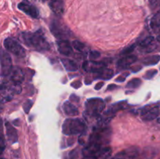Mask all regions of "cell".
Listing matches in <instances>:
<instances>
[{"label": "cell", "instance_id": "6da1fadb", "mask_svg": "<svg viewBox=\"0 0 160 159\" xmlns=\"http://www.w3.org/2000/svg\"><path fill=\"white\" fill-rule=\"evenodd\" d=\"M23 38L28 46L33 47L38 51L49 50V44L41 31L35 33H23Z\"/></svg>", "mask_w": 160, "mask_h": 159}, {"label": "cell", "instance_id": "7a4b0ae2", "mask_svg": "<svg viewBox=\"0 0 160 159\" xmlns=\"http://www.w3.org/2000/svg\"><path fill=\"white\" fill-rule=\"evenodd\" d=\"M62 132L65 135H78L84 132L85 123L79 118H67L62 126Z\"/></svg>", "mask_w": 160, "mask_h": 159}, {"label": "cell", "instance_id": "3957f363", "mask_svg": "<svg viewBox=\"0 0 160 159\" xmlns=\"http://www.w3.org/2000/svg\"><path fill=\"white\" fill-rule=\"evenodd\" d=\"M104 108L105 103L100 98H91L85 103V112L89 116H99Z\"/></svg>", "mask_w": 160, "mask_h": 159}, {"label": "cell", "instance_id": "277c9868", "mask_svg": "<svg viewBox=\"0 0 160 159\" xmlns=\"http://www.w3.org/2000/svg\"><path fill=\"white\" fill-rule=\"evenodd\" d=\"M50 30H51L52 34L60 40H65L71 34L70 29L66 25L58 20H54L52 22L50 25Z\"/></svg>", "mask_w": 160, "mask_h": 159}, {"label": "cell", "instance_id": "5b68a950", "mask_svg": "<svg viewBox=\"0 0 160 159\" xmlns=\"http://www.w3.org/2000/svg\"><path fill=\"white\" fill-rule=\"evenodd\" d=\"M4 47L8 51L15 55L16 56H18V57H24L25 55H26V51H25L23 46L17 41L10 38V37L5 39Z\"/></svg>", "mask_w": 160, "mask_h": 159}, {"label": "cell", "instance_id": "8992f818", "mask_svg": "<svg viewBox=\"0 0 160 159\" xmlns=\"http://www.w3.org/2000/svg\"><path fill=\"white\" fill-rule=\"evenodd\" d=\"M12 68V59L10 55L5 51H2L1 58V75L6 76L10 73Z\"/></svg>", "mask_w": 160, "mask_h": 159}, {"label": "cell", "instance_id": "52a82bcc", "mask_svg": "<svg viewBox=\"0 0 160 159\" xmlns=\"http://www.w3.org/2000/svg\"><path fill=\"white\" fill-rule=\"evenodd\" d=\"M19 9H20L21 11H23V12L27 14V15L30 16L32 18H38L39 16L38 10L37 9V8L32 5L31 3H30L29 2L27 1V0H23V2L20 3L18 5Z\"/></svg>", "mask_w": 160, "mask_h": 159}, {"label": "cell", "instance_id": "ba28073f", "mask_svg": "<svg viewBox=\"0 0 160 159\" xmlns=\"http://www.w3.org/2000/svg\"><path fill=\"white\" fill-rule=\"evenodd\" d=\"M138 149L133 147L120 151L114 157V159H136L138 157Z\"/></svg>", "mask_w": 160, "mask_h": 159}, {"label": "cell", "instance_id": "9c48e42d", "mask_svg": "<svg viewBox=\"0 0 160 159\" xmlns=\"http://www.w3.org/2000/svg\"><path fill=\"white\" fill-rule=\"evenodd\" d=\"M9 76L10 81L14 84H20L24 80V73L18 66L12 67Z\"/></svg>", "mask_w": 160, "mask_h": 159}, {"label": "cell", "instance_id": "30bf717a", "mask_svg": "<svg viewBox=\"0 0 160 159\" xmlns=\"http://www.w3.org/2000/svg\"><path fill=\"white\" fill-rule=\"evenodd\" d=\"M159 115V108L158 107L145 108L142 112V118L144 121H152L157 118Z\"/></svg>", "mask_w": 160, "mask_h": 159}, {"label": "cell", "instance_id": "8fae6325", "mask_svg": "<svg viewBox=\"0 0 160 159\" xmlns=\"http://www.w3.org/2000/svg\"><path fill=\"white\" fill-rule=\"evenodd\" d=\"M57 47H58V51L59 53L63 55L69 56L73 53V46L70 45L69 41L67 39L65 40H59L57 41Z\"/></svg>", "mask_w": 160, "mask_h": 159}, {"label": "cell", "instance_id": "7c38bea8", "mask_svg": "<svg viewBox=\"0 0 160 159\" xmlns=\"http://www.w3.org/2000/svg\"><path fill=\"white\" fill-rule=\"evenodd\" d=\"M49 7L56 16H62L64 12V2L62 0H50Z\"/></svg>", "mask_w": 160, "mask_h": 159}, {"label": "cell", "instance_id": "4fadbf2b", "mask_svg": "<svg viewBox=\"0 0 160 159\" xmlns=\"http://www.w3.org/2000/svg\"><path fill=\"white\" fill-rule=\"evenodd\" d=\"M137 56L134 55H128L117 62V65L120 69H126L132 65L133 63H134L137 61Z\"/></svg>", "mask_w": 160, "mask_h": 159}, {"label": "cell", "instance_id": "5bb4252c", "mask_svg": "<svg viewBox=\"0 0 160 159\" xmlns=\"http://www.w3.org/2000/svg\"><path fill=\"white\" fill-rule=\"evenodd\" d=\"M62 109H63L64 113L67 116H76L79 113L78 108L69 101H66L64 103L63 105H62Z\"/></svg>", "mask_w": 160, "mask_h": 159}, {"label": "cell", "instance_id": "9a60e30c", "mask_svg": "<svg viewBox=\"0 0 160 159\" xmlns=\"http://www.w3.org/2000/svg\"><path fill=\"white\" fill-rule=\"evenodd\" d=\"M6 136L7 138L11 143H14L17 142L18 140V136H17V130L11 126L9 123H6Z\"/></svg>", "mask_w": 160, "mask_h": 159}, {"label": "cell", "instance_id": "2e32d148", "mask_svg": "<svg viewBox=\"0 0 160 159\" xmlns=\"http://www.w3.org/2000/svg\"><path fill=\"white\" fill-rule=\"evenodd\" d=\"M61 62H62V64L63 65V66L65 67V69L67 71L74 72L78 70V64L74 61L71 60V59H61Z\"/></svg>", "mask_w": 160, "mask_h": 159}, {"label": "cell", "instance_id": "e0dca14e", "mask_svg": "<svg viewBox=\"0 0 160 159\" xmlns=\"http://www.w3.org/2000/svg\"><path fill=\"white\" fill-rule=\"evenodd\" d=\"M160 61V55H155L148 56L145 58L142 61L144 65H156Z\"/></svg>", "mask_w": 160, "mask_h": 159}, {"label": "cell", "instance_id": "ac0fdd59", "mask_svg": "<svg viewBox=\"0 0 160 159\" xmlns=\"http://www.w3.org/2000/svg\"><path fill=\"white\" fill-rule=\"evenodd\" d=\"M98 76L102 79L109 80L113 76V71L110 69H103L101 72L98 73Z\"/></svg>", "mask_w": 160, "mask_h": 159}, {"label": "cell", "instance_id": "d6986e66", "mask_svg": "<svg viewBox=\"0 0 160 159\" xmlns=\"http://www.w3.org/2000/svg\"><path fill=\"white\" fill-rule=\"evenodd\" d=\"M150 25H151V27L152 29L160 27V10L153 16L151 22H150Z\"/></svg>", "mask_w": 160, "mask_h": 159}, {"label": "cell", "instance_id": "ffe728a7", "mask_svg": "<svg viewBox=\"0 0 160 159\" xmlns=\"http://www.w3.org/2000/svg\"><path fill=\"white\" fill-rule=\"evenodd\" d=\"M153 41H154V37H152V36H148V37L143 39V40L139 43V46L142 48H146V47L149 46L150 45H152V44L153 43Z\"/></svg>", "mask_w": 160, "mask_h": 159}, {"label": "cell", "instance_id": "44dd1931", "mask_svg": "<svg viewBox=\"0 0 160 159\" xmlns=\"http://www.w3.org/2000/svg\"><path fill=\"white\" fill-rule=\"evenodd\" d=\"M142 84V80L138 78H134L133 80H131V81L128 83L127 84V87L128 88H137Z\"/></svg>", "mask_w": 160, "mask_h": 159}, {"label": "cell", "instance_id": "7402d4cb", "mask_svg": "<svg viewBox=\"0 0 160 159\" xmlns=\"http://www.w3.org/2000/svg\"><path fill=\"white\" fill-rule=\"evenodd\" d=\"M72 46L78 51H83L85 49V45L83 42L79 41H73V43H72Z\"/></svg>", "mask_w": 160, "mask_h": 159}, {"label": "cell", "instance_id": "603a6c76", "mask_svg": "<svg viewBox=\"0 0 160 159\" xmlns=\"http://www.w3.org/2000/svg\"><path fill=\"white\" fill-rule=\"evenodd\" d=\"M157 74V70H150L146 72L145 75H144V78L146 80H150L152 79Z\"/></svg>", "mask_w": 160, "mask_h": 159}, {"label": "cell", "instance_id": "cb8c5ba5", "mask_svg": "<svg viewBox=\"0 0 160 159\" xmlns=\"http://www.w3.org/2000/svg\"><path fill=\"white\" fill-rule=\"evenodd\" d=\"M135 47H136V45H134V44L132 45H130L129 47L124 48V49L121 51V55H131V52L134 50Z\"/></svg>", "mask_w": 160, "mask_h": 159}, {"label": "cell", "instance_id": "d4e9b609", "mask_svg": "<svg viewBox=\"0 0 160 159\" xmlns=\"http://www.w3.org/2000/svg\"><path fill=\"white\" fill-rule=\"evenodd\" d=\"M100 56H101V54H100V52H98L97 51H92L90 52V54H89V58H90V59L92 61L98 59Z\"/></svg>", "mask_w": 160, "mask_h": 159}, {"label": "cell", "instance_id": "484cf974", "mask_svg": "<svg viewBox=\"0 0 160 159\" xmlns=\"http://www.w3.org/2000/svg\"><path fill=\"white\" fill-rule=\"evenodd\" d=\"M32 104L33 102L31 101H30V100H28L26 102H24V104H23V110H24V112L26 113L29 112L30 109H31V106H32Z\"/></svg>", "mask_w": 160, "mask_h": 159}, {"label": "cell", "instance_id": "4316f807", "mask_svg": "<svg viewBox=\"0 0 160 159\" xmlns=\"http://www.w3.org/2000/svg\"><path fill=\"white\" fill-rule=\"evenodd\" d=\"M71 86L73 87V88L78 89V88H79V87L81 86V81H79V80L75 81V82L72 83Z\"/></svg>", "mask_w": 160, "mask_h": 159}, {"label": "cell", "instance_id": "83f0119b", "mask_svg": "<svg viewBox=\"0 0 160 159\" xmlns=\"http://www.w3.org/2000/svg\"><path fill=\"white\" fill-rule=\"evenodd\" d=\"M103 85H104V82L98 83V84H97L96 85H95V90H100V89H101Z\"/></svg>", "mask_w": 160, "mask_h": 159}, {"label": "cell", "instance_id": "f1b7e54d", "mask_svg": "<svg viewBox=\"0 0 160 159\" xmlns=\"http://www.w3.org/2000/svg\"><path fill=\"white\" fill-rule=\"evenodd\" d=\"M116 88H117V86L115 84H109L107 87V90H115Z\"/></svg>", "mask_w": 160, "mask_h": 159}, {"label": "cell", "instance_id": "f546056e", "mask_svg": "<svg viewBox=\"0 0 160 159\" xmlns=\"http://www.w3.org/2000/svg\"><path fill=\"white\" fill-rule=\"evenodd\" d=\"M5 148V142H4V138L3 137H2V140H1V152L2 153L3 151H4Z\"/></svg>", "mask_w": 160, "mask_h": 159}, {"label": "cell", "instance_id": "4dcf8cb0", "mask_svg": "<svg viewBox=\"0 0 160 159\" xmlns=\"http://www.w3.org/2000/svg\"><path fill=\"white\" fill-rule=\"evenodd\" d=\"M125 76H119L118 78H117L116 79V81H117V82H123V81L125 80Z\"/></svg>", "mask_w": 160, "mask_h": 159}, {"label": "cell", "instance_id": "1f68e13d", "mask_svg": "<svg viewBox=\"0 0 160 159\" xmlns=\"http://www.w3.org/2000/svg\"><path fill=\"white\" fill-rule=\"evenodd\" d=\"M156 40H157V41L160 42V34H159V36H158V37H157V38H156Z\"/></svg>", "mask_w": 160, "mask_h": 159}, {"label": "cell", "instance_id": "d6a6232c", "mask_svg": "<svg viewBox=\"0 0 160 159\" xmlns=\"http://www.w3.org/2000/svg\"><path fill=\"white\" fill-rule=\"evenodd\" d=\"M158 0H150V2H151L152 3H153V2H157Z\"/></svg>", "mask_w": 160, "mask_h": 159}, {"label": "cell", "instance_id": "836d02e7", "mask_svg": "<svg viewBox=\"0 0 160 159\" xmlns=\"http://www.w3.org/2000/svg\"><path fill=\"white\" fill-rule=\"evenodd\" d=\"M158 122H159V123H160V118H158Z\"/></svg>", "mask_w": 160, "mask_h": 159}, {"label": "cell", "instance_id": "e575fe53", "mask_svg": "<svg viewBox=\"0 0 160 159\" xmlns=\"http://www.w3.org/2000/svg\"><path fill=\"white\" fill-rule=\"evenodd\" d=\"M41 1H42V2H45V1H47V0H41Z\"/></svg>", "mask_w": 160, "mask_h": 159}, {"label": "cell", "instance_id": "d590c367", "mask_svg": "<svg viewBox=\"0 0 160 159\" xmlns=\"http://www.w3.org/2000/svg\"><path fill=\"white\" fill-rule=\"evenodd\" d=\"M2 159H4V158H2Z\"/></svg>", "mask_w": 160, "mask_h": 159}]
</instances>
